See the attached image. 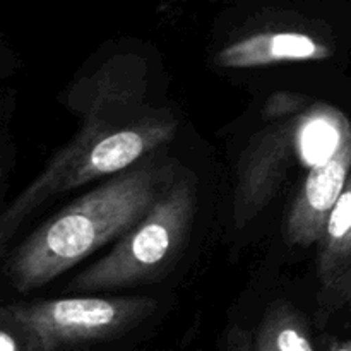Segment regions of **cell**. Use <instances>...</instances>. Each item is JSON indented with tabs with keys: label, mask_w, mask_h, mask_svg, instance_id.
Here are the masks:
<instances>
[{
	"label": "cell",
	"mask_w": 351,
	"mask_h": 351,
	"mask_svg": "<svg viewBox=\"0 0 351 351\" xmlns=\"http://www.w3.org/2000/svg\"><path fill=\"white\" fill-rule=\"evenodd\" d=\"M177 175L168 165L134 167L72 204L34 230L3 264L10 287L29 293L123 237L149 213Z\"/></svg>",
	"instance_id": "1"
},
{
	"label": "cell",
	"mask_w": 351,
	"mask_h": 351,
	"mask_svg": "<svg viewBox=\"0 0 351 351\" xmlns=\"http://www.w3.org/2000/svg\"><path fill=\"white\" fill-rule=\"evenodd\" d=\"M177 120L165 110H147L123 125L79 129L36 178L3 209L0 216V245L5 249L17 230L38 208L51 197L93 180L119 175L137 161L170 143Z\"/></svg>",
	"instance_id": "2"
},
{
	"label": "cell",
	"mask_w": 351,
	"mask_h": 351,
	"mask_svg": "<svg viewBox=\"0 0 351 351\" xmlns=\"http://www.w3.org/2000/svg\"><path fill=\"white\" fill-rule=\"evenodd\" d=\"M195 209V180L177 175L149 213L105 257L79 273L69 290L110 291L161 280L184 249Z\"/></svg>",
	"instance_id": "3"
},
{
	"label": "cell",
	"mask_w": 351,
	"mask_h": 351,
	"mask_svg": "<svg viewBox=\"0 0 351 351\" xmlns=\"http://www.w3.org/2000/svg\"><path fill=\"white\" fill-rule=\"evenodd\" d=\"M151 297H75L9 304L0 324L19 336L26 351H72L125 336L156 312Z\"/></svg>",
	"instance_id": "4"
},
{
	"label": "cell",
	"mask_w": 351,
	"mask_h": 351,
	"mask_svg": "<svg viewBox=\"0 0 351 351\" xmlns=\"http://www.w3.org/2000/svg\"><path fill=\"white\" fill-rule=\"evenodd\" d=\"M146 93V62L137 55H117L75 81L65 93L64 105L81 129L123 125L149 110L144 105Z\"/></svg>",
	"instance_id": "5"
},
{
	"label": "cell",
	"mask_w": 351,
	"mask_h": 351,
	"mask_svg": "<svg viewBox=\"0 0 351 351\" xmlns=\"http://www.w3.org/2000/svg\"><path fill=\"white\" fill-rule=\"evenodd\" d=\"M298 119L273 122L247 146L239 167L233 195V225L243 230L276 195L293 161L298 143Z\"/></svg>",
	"instance_id": "6"
},
{
	"label": "cell",
	"mask_w": 351,
	"mask_h": 351,
	"mask_svg": "<svg viewBox=\"0 0 351 351\" xmlns=\"http://www.w3.org/2000/svg\"><path fill=\"white\" fill-rule=\"evenodd\" d=\"M351 175V125L346 120L338 144L315 165L295 195L285 221L290 245L311 247L321 240L329 215L341 197Z\"/></svg>",
	"instance_id": "7"
},
{
	"label": "cell",
	"mask_w": 351,
	"mask_h": 351,
	"mask_svg": "<svg viewBox=\"0 0 351 351\" xmlns=\"http://www.w3.org/2000/svg\"><path fill=\"white\" fill-rule=\"evenodd\" d=\"M332 50L317 38L300 31H266L250 34L226 45L216 55V62L228 69L266 67L281 62L326 60Z\"/></svg>",
	"instance_id": "8"
},
{
	"label": "cell",
	"mask_w": 351,
	"mask_h": 351,
	"mask_svg": "<svg viewBox=\"0 0 351 351\" xmlns=\"http://www.w3.org/2000/svg\"><path fill=\"white\" fill-rule=\"evenodd\" d=\"M317 278L329 288L351 266V175L317 242Z\"/></svg>",
	"instance_id": "9"
},
{
	"label": "cell",
	"mask_w": 351,
	"mask_h": 351,
	"mask_svg": "<svg viewBox=\"0 0 351 351\" xmlns=\"http://www.w3.org/2000/svg\"><path fill=\"white\" fill-rule=\"evenodd\" d=\"M254 351H315L300 312L287 302L271 305L254 335Z\"/></svg>",
	"instance_id": "10"
},
{
	"label": "cell",
	"mask_w": 351,
	"mask_h": 351,
	"mask_svg": "<svg viewBox=\"0 0 351 351\" xmlns=\"http://www.w3.org/2000/svg\"><path fill=\"white\" fill-rule=\"evenodd\" d=\"M317 321L324 326L329 317L339 311L351 314V266L343 276H339L329 288H322L317 297Z\"/></svg>",
	"instance_id": "11"
},
{
	"label": "cell",
	"mask_w": 351,
	"mask_h": 351,
	"mask_svg": "<svg viewBox=\"0 0 351 351\" xmlns=\"http://www.w3.org/2000/svg\"><path fill=\"white\" fill-rule=\"evenodd\" d=\"M219 351H254V332L235 324L226 331Z\"/></svg>",
	"instance_id": "12"
},
{
	"label": "cell",
	"mask_w": 351,
	"mask_h": 351,
	"mask_svg": "<svg viewBox=\"0 0 351 351\" xmlns=\"http://www.w3.org/2000/svg\"><path fill=\"white\" fill-rule=\"evenodd\" d=\"M0 351H26L19 336L5 324H0Z\"/></svg>",
	"instance_id": "13"
},
{
	"label": "cell",
	"mask_w": 351,
	"mask_h": 351,
	"mask_svg": "<svg viewBox=\"0 0 351 351\" xmlns=\"http://www.w3.org/2000/svg\"><path fill=\"white\" fill-rule=\"evenodd\" d=\"M331 351H351V343L350 341L339 343V345H336Z\"/></svg>",
	"instance_id": "14"
}]
</instances>
